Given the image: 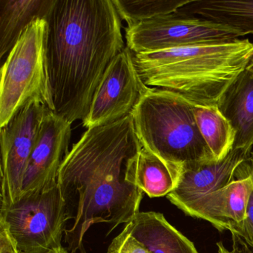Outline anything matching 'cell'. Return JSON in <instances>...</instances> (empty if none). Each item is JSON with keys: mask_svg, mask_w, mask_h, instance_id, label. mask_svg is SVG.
Listing matches in <instances>:
<instances>
[{"mask_svg": "<svg viewBox=\"0 0 253 253\" xmlns=\"http://www.w3.org/2000/svg\"><path fill=\"white\" fill-rule=\"evenodd\" d=\"M192 0H113L121 20L128 27L159 16L172 14Z\"/></svg>", "mask_w": 253, "mask_h": 253, "instance_id": "d6986e66", "label": "cell"}, {"mask_svg": "<svg viewBox=\"0 0 253 253\" xmlns=\"http://www.w3.org/2000/svg\"><path fill=\"white\" fill-rule=\"evenodd\" d=\"M232 247L229 253H253L248 244L238 235L232 234Z\"/></svg>", "mask_w": 253, "mask_h": 253, "instance_id": "603a6c76", "label": "cell"}, {"mask_svg": "<svg viewBox=\"0 0 253 253\" xmlns=\"http://www.w3.org/2000/svg\"><path fill=\"white\" fill-rule=\"evenodd\" d=\"M125 228L149 253H198L193 243L161 213L140 211Z\"/></svg>", "mask_w": 253, "mask_h": 253, "instance_id": "5bb4252c", "label": "cell"}, {"mask_svg": "<svg viewBox=\"0 0 253 253\" xmlns=\"http://www.w3.org/2000/svg\"><path fill=\"white\" fill-rule=\"evenodd\" d=\"M246 177H251L253 183V151H251L248 157L240 164L235 171V180H241Z\"/></svg>", "mask_w": 253, "mask_h": 253, "instance_id": "7402d4cb", "label": "cell"}, {"mask_svg": "<svg viewBox=\"0 0 253 253\" xmlns=\"http://www.w3.org/2000/svg\"><path fill=\"white\" fill-rule=\"evenodd\" d=\"M71 135L72 124L48 109L25 173L22 193L45 192L57 186Z\"/></svg>", "mask_w": 253, "mask_h": 253, "instance_id": "30bf717a", "label": "cell"}, {"mask_svg": "<svg viewBox=\"0 0 253 253\" xmlns=\"http://www.w3.org/2000/svg\"><path fill=\"white\" fill-rule=\"evenodd\" d=\"M48 253H69V252L68 250H65L63 247H61V248L52 250V251L49 252Z\"/></svg>", "mask_w": 253, "mask_h": 253, "instance_id": "484cf974", "label": "cell"}, {"mask_svg": "<svg viewBox=\"0 0 253 253\" xmlns=\"http://www.w3.org/2000/svg\"><path fill=\"white\" fill-rule=\"evenodd\" d=\"M231 233L238 235L253 247V191L249 198L245 218Z\"/></svg>", "mask_w": 253, "mask_h": 253, "instance_id": "44dd1931", "label": "cell"}, {"mask_svg": "<svg viewBox=\"0 0 253 253\" xmlns=\"http://www.w3.org/2000/svg\"><path fill=\"white\" fill-rule=\"evenodd\" d=\"M217 248H218V253H229V250H226L223 243L218 242L217 244Z\"/></svg>", "mask_w": 253, "mask_h": 253, "instance_id": "cb8c5ba5", "label": "cell"}, {"mask_svg": "<svg viewBox=\"0 0 253 253\" xmlns=\"http://www.w3.org/2000/svg\"><path fill=\"white\" fill-rule=\"evenodd\" d=\"M194 106L172 91L149 88L131 113L143 147L171 167L214 160L197 125Z\"/></svg>", "mask_w": 253, "mask_h": 253, "instance_id": "277c9868", "label": "cell"}, {"mask_svg": "<svg viewBox=\"0 0 253 253\" xmlns=\"http://www.w3.org/2000/svg\"><path fill=\"white\" fill-rule=\"evenodd\" d=\"M0 225L20 253H48L63 247L67 220L58 184L45 192L21 193L9 207L0 210Z\"/></svg>", "mask_w": 253, "mask_h": 253, "instance_id": "8992f818", "label": "cell"}, {"mask_svg": "<svg viewBox=\"0 0 253 253\" xmlns=\"http://www.w3.org/2000/svg\"><path fill=\"white\" fill-rule=\"evenodd\" d=\"M179 11L253 35V0H192Z\"/></svg>", "mask_w": 253, "mask_h": 253, "instance_id": "2e32d148", "label": "cell"}, {"mask_svg": "<svg viewBox=\"0 0 253 253\" xmlns=\"http://www.w3.org/2000/svg\"><path fill=\"white\" fill-rule=\"evenodd\" d=\"M217 107L236 132L234 149L250 154L253 146V76L248 71L229 85Z\"/></svg>", "mask_w": 253, "mask_h": 253, "instance_id": "4fadbf2b", "label": "cell"}, {"mask_svg": "<svg viewBox=\"0 0 253 253\" xmlns=\"http://www.w3.org/2000/svg\"><path fill=\"white\" fill-rule=\"evenodd\" d=\"M241 37L227 26L180 11L140 22L127 28L126 33L127 47L134 54L226 42Z\"/></svg>", "mask_w": 253, "mask_h": 253, "instance_id": "52a82bcc", "label": "cell"}, {"mask_svg": "<svg viewBox=\"0 0 253 253\" xmlns=\"http://www.w3.org/2000/svg\"><path fill=\"white\" fill-rule=\"evenodd\" d=\"M149 88L137 72L134 54L125 47L106 69L83 121L84 126L88 129L101 126L131 115Z\"/></svg>", "mask_w": 253, "mask_h": 253, "instance_id": "ba28073f", "label": "cell"}, {"mask_svg": "<svg viewBox=\"0 0 253 253\" xmlns=\"http://www.w3.org/2000/svg\"><path fill=\"white\" fill-rule=\"evenodd\" d=\"M246 70L248 71L250 74L253 76V57L252 58V60H250L249 64L247 65V68H246Z\"/></svg>", "mask_w": 253, "mask_h": 253, "instance_id": "d4e9b609", "label": "cell"}, {"mask_svg": "<svg viewBox=\"0 0 253 253\" xmlns=\"http://www.w3.org/2000/svg\"><path fill=\"white\" fill-rule=\"evenodd\" d=\"M194 115L201 136L215 161L226 158L233 149L236 132L217 106H194Z\"/></svg>", "mask_w": 253, "mask_h": 253, "instance_id": "ac0fdd59", "label": "cell"}, {"mask_svg": "<svg viewBox=\"0 0 253 253\" xmlns=\"http://www.w3.org/2000/svg\"><path fill=\"white\" fill-rule=\"evenodd\" d=\"M107 253H149V251L137 241L124 228V230L114 238Z\"/></svg>", "mask_w": 253, "mask_h": 253, "instance_id": "ffe728a7", "label": "cell"}, {"mask_svg": "<svg viewBox=\"0 0 253 253\" xmlns=\"http://www.w3.org/2000/svg\"><path fill=\"white\" fill-rule=\"evenodd\" d=\"M143 148L129 115L88 128L59 170L57 184L64 201L69 253H85L84 237L92 225L107 223L108 234L140 212L144 192L136 183L137 158Z\"/></svg>", "mask_w": 253, "mask_h": 253, "instance_id": "6da1fadb", "label": "cell"}, {"mask_svg": "<svg viewBox=\"0 0 253 253\" xmlns=\"http://www.w3.org/2000/svg\"><path fill=\"white\" fill-rule=\"evenodd\" d=\"M55 0H0V58L8 55L26 29L45 19Z\"/></svg>", "mask_w": 253, "mask_h": 253, "instance_id": "9a60e30c", "label": "cell"}, {"mask_svg": "<svg viewBox=\"0 0 253 253\" xmlns=\"http://www.w3.org/2000/svg\"><path fill=\"white\" fill-rule=\"evenodd\" d=\"M180 167H171L142 148L136 167V183L150 198L165 196L174 190L178 181Z\"/></svg>", "mask_w": 253, "mask_h": 253, "instance_id": "e0dca14e", "label": "cell"}, {"mask_svg": "<svg viewBox=\"0 0 253 253\" xmlns=\"http://www.w3.org/2000/svg\"><path fill=\"white\" fill-rule=\"evenodd\" d=\"M253 191L251 177H246L234 180L218 190L201 195L177 208L186 215L207 220L220 232H232L245 218Z\"/></svg>", "mask_w": 253, "mask_h": 253, "instance_id": "8fae6325", "label": "cell"}, {"mask_svg": "<svg viewBox=\"0 0 253 253\" xmlns=\"http://www.w3.org/2000/svg\"><path fill=\"white\" fill-rule=\"evenodd\" d=\"M47 22L34 21L7 56L1 69L0 127L30 103L54 111L45 59Z\"/></svg>", "mask_w": 253, "mask_h": 253, "instance_id": "5b68a950", "label": "cell"}, {"mask_svg": "<svg viewBox=\"0 0 253 253\" xmlns=\"http://www.w3.org/2000/svg\"><path fill=\"white\" fill-rule=\"evenodd\" d=\"M253 57V42L238 38L134 54V62L148 87L172 91L195 106H213Z\"/></svg>", "mask_w": 253, "mask_h": 253, "instance_id": "3957f363", "label": "cell"}, {"mask_svg": "<svg viewBox=\"0 0 253 253\" xmlns=\"http://www.w3.org/2000/svg\"><path fill=\"white\" fill-rule=\"evenodd\" d=\"M249 155L242 149L233 148L226 158L220 161L182 166L177 186L167 195V198L177 207L201 195L225 187L235 180L237 168Z\"/></svg>", "mask_w": 253, "mask_h": 253, "instance_id": "7c38bea8", "label": "cell"}, {"mask_svg": "<svg viewBox=\"0 0 253 253\" xmlns=\"http://www.w3.org/2000/svg\"><path fill=\"white\" fill-rule=\"evenodd\" d=\"M45 59L54 111L85 121L96 89L124 46L113 0H55L46 18Z\"/></svg>", "mask_w": 253, "mask_h": 253, "instance_id": "7a4b0ae2", "label": "cell"}, {"mask_svg": "<svg viewBox=\"0 0 253 253\" xmlns=\"http://www.w3.org/2000/svg\"><path fill=\"white\" fill-rule=\"evenodd\" d=\"M48 108L30 103L1 128V209L9 207L21 195L25 173Z\"/></svg>", "mask_w": 253, "mask_h": 253, "instance_id": "9c48e42d", "label": "cell"}]
</instances>
